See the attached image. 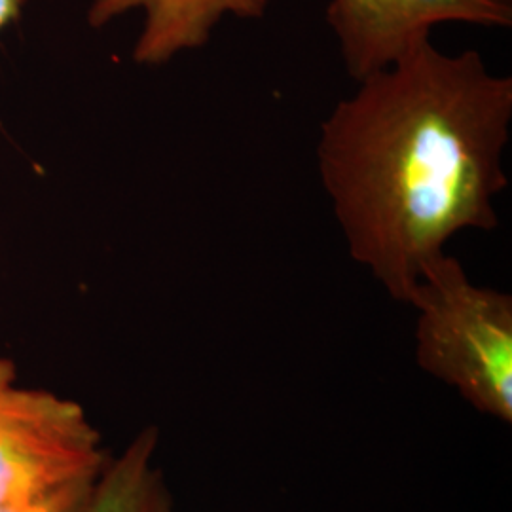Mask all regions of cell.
Listing matches in <instances>:
<instances>
[{
	"mask_svg": "<svg viewBox=\"0 0 512 512\" xmlns=\"http://www.w3.org/2000/svg\"><path fill=\"white\" fill-rule=\"evenodd\" d=\"M357 84L321 126L319 177L349 256L408 304L450 239L499 222L512 78L427 38Z\"/></svg>",
	"mask_w": 512,
	"mask_h": 512,
	"instance_id": "1",
	"label": "cell"
},
{
	"mask_svg": "<svg viewBox=\"0 0 512 512\" xmlns=\"http://www.w3.org/2000/svg\"><path fill=\"white\" fill-rule=\"evenodd\" d=\"M416 361L475 410L512 421V296L476 285L456 256H440L412 294Z\"/></svg>",
	"mask_w": 512,
	"mask_h": 512,
	"instance_id": "2",
	"label": "cell"
},
{
	"mask_svg": "<svg viewBox=\"0 0 512 512\" xmlns=\"http://www.w3.org/2000/svg\"><path fill=\"white\" fill-rule=\"evenodd\" d=\"M109 454L84 406L14 384L0 397V505L97 478Z\"/></svg>",
	"mask_w": 512,
	"mask_h": 512,
	"instance_id": "3",
	"label": "cell"
},
{
	"mask_svg": "<svg viewBox=\"0 0 512 512\" xmlns=\"http://www.w3.org/2000/svg\"><path fill=\"white\" fill-rule=\"evenodd\" d=\"M329 25L357 82L431 38L442 23L511 27L512 0H330Z\"/></svg>",
	"mask_w": 512,
	"mask_h": 512,
	"instance_id": "4",
	"label": "cell"
},
{
	"mask_svg": "<svg viewBox=\"0 0 512 512\" xmlns=\"http://www.w3.org/2000/svg\"><path fill=\"white\" fill-rule=\"evenodd\" d=\"M274 0H92L88 23L101 29L129 12H143L133 59L160 67L184 52L203 48L228 16L260 19Z\"/></svg>",
	"mask_w": 512,
	"mask_h": 512,
	"instance_id": "5",
	"label": "cell"
},
{
	"mask_svg": "<svg viewBox=\"0 0 512 512\" xmlns=\"http://www.w3.org/2000/svg\"><path fill=\"white\" fill-rule=\"evenodd\" d=\"M160 431L141 429L124 452L109 458L97 478L92 512H175V501L156 465Z\"/></svg>",
	"mask_w": 512,
	"mask_h": 512,
	"instance_id": "6",
	"label": "cell"
},
{
	"mask_svg": "<svg viewBox=\"0 0 512 512\" xmlns=\"http://www.w3.org/2000/svg\"><path fill=\"white\" fill-rule=\"evenodd\" d=\"M97 478L74 480L44 494L2 503L0 512H92Z\"/></svg>",
	"mask_w": 512,
	"mask_h": 512,
	"instance_id": "7",
	"label": "cell"
},
{
	"mask_svg": "<svg viewBox=\"0 0 512 512\" xmlns=\"http://www.w3.org/2000/svg\"><path fill=\"white\" fill-rule=\"evenodd\" d=\"M25 2L27 0H0V35L21 18Z\"/></svg>",
	"mask_w": 512,
	"mask_h": 512,
	"instance_id": "8",
	"label": "cell"
},
{
	"mask_svg": "<svg viewBox=\"0 0 512 512\" xmlns=\"http://www.w3.org/2000/svg\"><path fill=\"white\" fill-rule=\"evenodd\" d=\"M14 384H18V365L14 359L0 355V397Z\"/></svg>",
	"mask_w": 512,
	"mask_h": 512,
	"instance_id": "9",
	"label": "cell"
}]
</instances>
